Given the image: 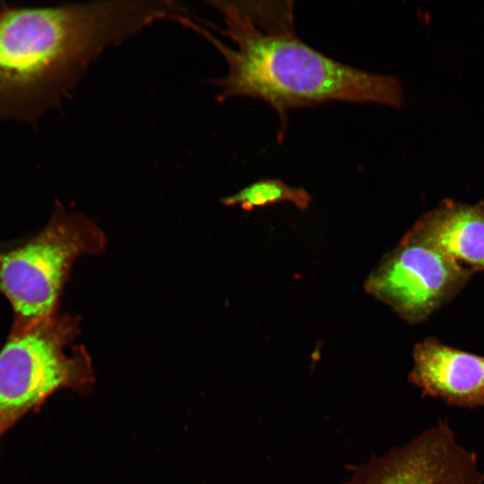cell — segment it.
<instances>
[{
  "instance_id": "obj_7",
  "label": "cell",
  "mask_w": 484,
  "mask_h": 484,
  "mask_svg": "<svg viewBox=\"0 0 484 484\" xmlns=\"http://www.w3.org/2000/svg\"><path fill=\"white\" fill-rule=\"evenodd\" d=\"M410 381L423 396L459 407H484V357L445 345L435 338L417 343Z\"/></svg>"
},
{
  "instance_id": "obj_1",
  "label": "cell",
  "mask_w": 484,
  "mask_h": 484,
  "mask_svg": "<svg viewBox=\"0 0 484 484\" xmlns=\"http://www.w3.org/2000/svg\"><path fill=\"white\" fill-rule=\"evenodd\" d=\"M222 15L220 30L230 48L189 16L181 24L211 42L227 63V74L212 80L217 99L248 97L270 105L285 129L288 111L330 101L374 103L401 108V82L338 62L302 41L293 1H209Z\"/></svg>"
},
{
  "instance_id": "obj_9",
  "label": "cell",
  "mask_w": 484,
  "mask_h": 484,
  "mask_svg": "<svg viewBox=\"0 0 484 484\" xmlns=\"http://www.w3.org/2000/svg\"><path fill=\"white\" fill-rule=\"evenodd\" d=\"M227 206H240L246 211L274 203H290L298 210H307L312 196L303 187H295L277 178L257 180L221 200Z\"/></svg>"
},
{
  "instance_id": "obj_6",
  "label": "cell",
  "mask_w": 484,
  "mask_h": 484,
  "mask_svg": "<svg viewBox=\"0 0 484 484\" xmlns=\"http://www.w3.org/2000/svg\"><path fill=\"white\" fill-rule=\"evenodd\" d=\"M346 484H484L477 454L441 420L407 445L357 467Z\"/></svg>"
},
{
  "instance_id": "obj_5",
  "label": "cell",
  "mask_w": 484,
  "mask_h": 484,
  "mask_svg": "<svg viewBox=\"0 0 484 484\" xmlns=\"http://www.w3.org/2000/svg\"><path fill=\"white\" fill-rule=\"evenodd\" d=\"M471 270L409 230L368 274L366 292L410 324L426 320L468 281Z\"/></svg>"
},
{
  "instance_id": "obj_8",
  "label": "cell",
  "mask_w": 484,
  "mask_h": 484,
  "mask_svg": "<svg viewBox=\"0 0 484 484\" xmlns=\"http://www.w3.org/2000/svg\"><path fill=\"white\" fill-rule=\"evenodd\" d=\"M410 230L464 267L484 271V204L445 200Z\"/></svg>"
},
{
  "instance_id": "obj_2",
  "label": "cell",
  "mask_w": 484,
  "mask_h": 484,
  "mask_svg": "<svg viewBox=\"0 0 484 484\" xmlns=\"http://www.w3.org/2000/svg\"><path fill=\"white\" fill-rule=\"evenodd\" d=\"M176 13L174 1L1 3L0 122H36L68 96L105 50Z\"/></svg>"
},
{
  "instance_id": "obj_4",
  "label": "cell",
  "mask_w": 484,
  "mask_h": 484,
  "mask_svg": "<svg viewBox=\"0 0 484 484\" xmlns=\"http://www.w3.org/2000/svg\"><path fill=\"white\" fill-rule=\"evenodd\" d=\"M104 246L105 236L94 221L60 206L36 236L0 251V291L13 308L14 322L52 316L74 261L101 252Z\"/></svg>"
},
{
  "instance_id": "obj_3",
  "label": "cell",
  "mask_w": 484,
  "mask_h": 484,
  "mask_svg": "<svg viewBox=\"0 0 484 484\" xmlns=\"http://www.w3.org/2000/svg\"><path fill=\"white\" fill-rule=\"evenodd\" d=\"M70 316L14 322L0 351V436L57 390L87 393L93 383L82 347L68 351L77 332Z\"/></svg>"
}]
</instances>
